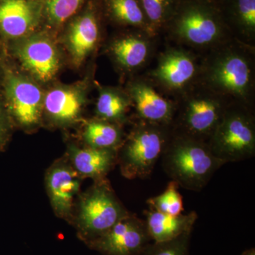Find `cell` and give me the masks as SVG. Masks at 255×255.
I'll return each instance as SVG.
<instances>
[{"mask_svg":"<svg viewBox=\"0 0 255 255\" xmlns=\"http://www.w3.org/2000/svg\"><path fill=\"white\" fill-rule=\"evenodd\" d=\"M253 50L235 38L212 48L201 65L199 83L229 103L251 107L255 90Z\"/></svg>","mask_w":255,"mask_h":255,"instance_id":"1","label":"cell"},{"mask_svg":"<svg viewBox=\"0 0 255 255\" xmlns=\"http://www.w3.org/2000/svg\"><path fill=\"white\" fill-rule=\"evenodd\" d=\"M160 159L172 181L183 189L198 192L226 164L214 155L207 142L173 130Z\"/></svg>","mask_w":255,"mask_h":255,"instance_id":"2","label":"cell"},{"mask_svg":"<svg viewBox=\"0 0 255 255\" xmlns=\"http://www.w3.org/2000/svg\"><path fill=\"white\" fill-rule=\"evenodd\" d=\"M164 29L174 41L197 49L211 50L233 38L209 0H178Z\"/></svg>","mask_w":255,"mask_h":255,"instance_id":"3","label":"cell"},{"mask_svg":"<svg viewBox=\"0 0 255 255\" xmlns=\"http://www.w3.org/2000/svg\"><path fill=\"white\" fill-rule=\"evenodd\" d=\"M207 142L214 155L225 164L254 157L255 120L251 107L229 104Z\"/></svg>","mask_w":255,"mask_h":255,"instance_id":"4","label":"cell"},{"mask_svg":"<svg viewBox=\"0 0 255 255\" xmlns=\"http://www.w3.org/2000/svg\"><path fill=\"white\" fill-rule=\"evenodd\" d=\"M197 85L182 94L172 130L208 142L231 103L199 82Z\"/></svg>","mask_w":255,"mask_h":255,"instance_id":"5","label":"cell"},{"mask_svg":"<svg viewBox=\"0 0 255 255\" xmlns=\"http://www.w3.org/2000/svg\"><path fill=\"white\" fill-rule=\"evenodd\" d=\"M172 133V126L139 122L119 155L122 174L128 179H145L152 174Z\"/></svg>","mask_w":255,"mask_h":255,"instance_id":"6","label":"cell"},{"mask_svg":"<svg viewBox=\"0 0 255 255\" xmlns=\"http://www.w3.org/2000/svg\"><path fill=\"white\" fill-rule=\"evenodd\" d=\"M128 214L110 184L102 179L82 199L78 220L79 234L89 243L105 234Z\"/></svg>","mask_w":255,"mask_h":255,"instance_id":"7","label":"cell"},{"mask_svg":"<svg viewBox=\"0 0 255 255\" xmlns=\"http://www.w3.org/2000/svg\"><path fill=\"white\" fill-rule=\"evenodd\" d=\"M1 92L11 121L24 128L39 123L43 111V92L38 85L16 73L5 61Z\"/></svg>","mask_w":255,"mask_h":255,"instance_id":"8","label":"cell"},{"mask_svg":"<svg viewBox=\"0 0 255 255\" xmlns=\"http://www.w3.org/2000/svg\"><path fill=\"white\" fill-rule=\"evenodd\" d=\"M151 243L145 221L128 214L87 244L103 255H139Z\"/></svg>","mask_w":255,"mask_h":255,"instance_id":"9","label":"cell"},{"mask_svg":"<svg viewBox=\"0 0 255 255\" xmlns=\"http://www.w3.org/2000/svg\"><path fill=\"white\" fill-rule=\"evenodd\" d=\"M200 70L195 55L184 48H171L159 56L150 75L167 91L182 94L195 85Z\"/></svg>","mask_w":255,"mask_h":255,"instance_id":"10","label":"cell"},{"mask_svg":"<svg viewBox=\"0 0 255 255\" xmlns=\"http://www.w3.org/2000/svg\"><path fill=\"white\" fill-rule=\"evenodd\" d=\"M12 50L23 68L38 81L53 80L59 70L58 51L46 37L32 36L16 44Z\"/></svg>","mask_w":255,"mask_h":255,"instance_id":"11","label":"cell"},{"mask_svg":"<svg viewBox=\"0 0 255 255\" xmlns=\"http://www.w3.org/2000/svg\"><path fill=\"white\" fill-rule=\"evenodd\" d=\"M128 95L135 107L139 122L172 126L177 104L163 97L150 82L138 80L131 82Z\"/></svg>","mask_w":255,"mask_h":255,"instance_id":"12","label":"cell"},{"mask_svg":"<svg viewBox=\"0 0 255 255\" xmlns=\"http://www.w3.org/2000/svg\"><path fill=\"white\" fill-rule=\"evenodd\" d=\"M43 14L40 0H0V36L11 41L26 36Z\"/></svg>","mask_w":255,"mask_h":255,"instance_id":"13","label":"cell"},{"mask_svg":"<svg viewBox=\"0 0 255 255\" xmlns=\"http://www.w3.org/2000/svg\"><path fill=\"white\" fill-rule=\"evenodd\" d=\"M100 35V19L93 6L87 8L70 25L66 41L74 63L80 65L95 50Z\"/></svg>","mask_w":255,"mask_h":255,"instance_id":"14","label":"cell"},{"mask_svg":"<svg viewBox=\"0 0 255 255\" xmlns=\"http://www.w3.org/2000/svg\"><path fill=\"white\" fill-rule=\"evenodd\" d=\"M78 174L68 164L59 162L52 166L46 175V187L52 206L59 216H68L80 188Z\"/></svg>","mask_w":255,"mask_h":255,"instance_id":"15","label":"cell"},{"mask_svg":"<svg viewBox=\"0 0 255 255\" xmlns=\"http://www.w3.org/2000/svg\"><path fill=\"white\" fill-rule=\"evenodd\" d=\"M218 7L233 38L253 46L255 41V0H221Z\"/></svg>","mask_w":255,"mask_h":255,"instance_id":"16","label":"cell"},{"mask_svg":"<svg viewBox=\"0 0 255 255\" xmlns=\"http://www.w3.org/2000/svg\"><path fill=\"white\" fill-rule=\"evenodd\" d=\"M85 102V93L79 87H56L44 96L43 110L53 122L64 125L78 118Z\"/></svg>","mask_w":255,"mask_h":255,"instance_id":"17","label":"cell"},{"mask_svg":"<svg viewBox=\"0 0 255 255\" xmlns=\"http://www.w3.org/2000/svg\"><path fill=\"white\" fill-rule=\"evenodd\" d=\"M145 214L147 231L154 243L172 241L191 233L198 219L195 211L172 216L149 209Z\"/></svg>","mask_w":255,"mask_h":255,"instance_id":"18","label":"cell"},{"mask_svg":"<svg viewBox=\"0 0 255 255\" xmlns=\"http://www.w3.org/2000/svg\"><path fill=\"white\" fill-rule=\"evenodd\" d=\"M151 38L145 32L137 30L117 38L111 45L110 50L121 67L127 70H137L149 59L152 50Z\"/></svg>","mask_w":255,"mask_h":255,"instance_id":"19","label":"cell"},{"mask_svg":"<svg viewBox=\"0 0 255 255\" xmlns=\"http://www.w3.org/2000/svg\"><path fill=\"white\" fill-rule=\"evenodd\" d=\"M73 169L83 177L102 180L117 159V151L89 147H73L70 151Z\"/></svg>","mask_w":255,"mask_h":255,"instance_id":"20","label":"cell"},{"mask_svg":"<svg viewBox=\"0 0 255 255\" xmlns=\"http://www.w3.org/2000/svg\"><path fill=\"white\" fill-rule=\"evenodd\" d=\"M105 6L116 22L145 32L151 37L156 36L139 0H105Z\"/></svg>","mask_w":255,"mask_h":255,"instance_id":"21","label":"cell"},{"mask_svg":"<svg viewBox=\"0 0 255 255\" xmlns=\"http://www.w3.org/2000/svg\"><path fill=\"white\" fill-rule=\"evenodd\" d=\"M84 139L89 147L103 150H118L122 145L120 128L107 121H92L85 128Z\"/></svg>","mask_w":255,"mask_h":255,"instance_id":"22","label":"cell"},{"mask_svg":"<svg viewBox=\"0 0 255 255\" xmlns=\"http://www.w3.org/2000/svg\"><path fill=\"white\" fill-rule=\"evenodd\" d=\"M130 102V97L118 90L102 89L96 107L97 116L101 120L112 123L122 122L125 119Z\"/></svg>","mask_w":255,"mask_h":255,"instance_id":"23","label":"cell"},{"mask_svg":"<svg viewBox=\"0 0 255 255\" xmlns=\"http://www.w3.org/2000/svg\"><path fill=\"white\" fill-rule=\"evenodd\" d=\"M152 31L157 35L164 29L178 0H139Z\"/></svg>","mask_w":255,"mask_h":255,"instance_id":"24","label":"cell"},{"mask_svg":"<svg viewBox=\"0 0 255 255\" xmlns=\"http://www.w3.org/2000/svg\"><path fill=\"white\" fill-rule=\"evenodd\" d=\"M179 187L174 181L169 182L162 194L147 199V204L150 206V209L172 216L182 214L184 206Z\"/></svg>","mask_w":255,"mask_h":255,"instance_id":"25","label":"cell"},{"mask_svg":"<svg viewBox=\"0 0 255 255\" xmlns=\"http://www.w3.org/2000/svg\"><path fill=\"white\" fill-rule=\"evenodd\" d=\"M85 0H46L43 14L53 26L63 24L78 12Z\"/></svg>","mask_w":255,"mask_h":255,"instance_id":"26","label":"cell"},{"mask_svg":"<svg viewBox=\"0 0 255 255\" xmlns=\"http://www.w3.org/2000/svg\"><path fill=\"white\" fill-rule=\"evenodd\" d=\"M190 233L162 243H151L139 255H189Z\"/></svg>","mask_w":255,"mask_h":255,"instance_id":"27","label":"cell"},{"mask_svg":"<svg viewBox=\"0 0 255 255\" xmlns=\"http://www.w3.org/2000/svg\"><path fill=\"white\" fill-rule=\"evenodd\" d=\"M12 121L5 107L0 89V150L4 147L11 135Z\"/></svg>","mask_w":255,"mask_h":255,"instance_id":"28","label":"cell"},{"mask_svg":"<svg viewBox=\"0 0 255 255\" xmlns=\"http://www.w3.org/2000/svg\"><path fill=\"white\" fill-rule=\"evenodd\" d=\"M4 60L1 59L0 57V86H1V80L3 78V73H4Z\"/></svg>","mask_w":255,"mask_h":255,"instance_id":"29","label":"cell"},{"mask_svg":"<svg viewBox=\"0 0 255 255\" xmlns=\"http://www.w3.org/2000/svg\"><path fill=\"white\" fill-rule=\"evenodd\" d=\"M241 255H255V249L254 248L246 250L242 253Z\"/></svg>","mask_w":255,"mask_h":255,"instance_id":"30","label":"cell"},{"mask_svg":"<svg viewBox=\"0 0 255 255\" xmlns=\"http://www.w3.org/2000/svg\"><path fill=\"white\" fill-rule=\"evenodd\" d=\"M211 2L214 3V4H216V6H219L220 2H221V0H209Z\"/></svg>","mask_w":255,"mask_h":255,"instance_id":"31","label":"cell"}]
</instances>
